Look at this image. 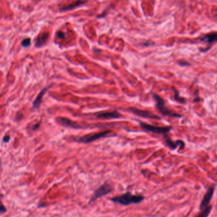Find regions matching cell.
I'll return each mask as SVG.
<instances>
[{
    "label": "cell",
    "mask_w": 217,
    "mask_h": 217,
    "mask_svg": "<svg viewBox=\"0 0 217 217\" xmlns=\"http://www.w3.org/2000/svg\"><path fill=\"white\" fill-rule=\"evenodd\" d=\"M144 199V196H141V195H134L130 192H126L124 194L120 195V196L110 198V200L113 203H118L122 206H129L133 204H138L141 203Z\"/></svg>",
    "instance_id": "obj_1"
},
{
    "label": "cell",
    "mask_w": 217,
    "mask_h": 217,
    "mask_svg": "<svg viewBox=\"0 0 217 217\" xmlns=\"http://www.w3.org/2000/svg\"><path fill=\"white\" fill-rule=\"evenodd\" d=\"M153 98L156 102L157 108L159 110L160 113L163 114V115L172 117H175V118H180L182 117V115H180V114L172 112L171 110L168 109L165 105V102L164 100V99L159 96V95H157V94H153Z\"/></svg>",
    "instance_id": "obj_2"
},
{
    "label": "cell",
    "mask_w": 217,
    "mask_h": 217,
    "mask_svg": "<svg viewBox=\"0 0 217 217\" xmlns=\"http://www.w3.org/2000/svg\"><path fill=\"white\" fill-rule=\"evenodd\" d=\"M113 190L112 187L111 185H110L108 183L106 182L104 184H102L101 185L99 188L95 191L94 194H93V196H91L89 204H90L92 203H94V201L98 199L99 198H100L102 196H106V195H108L109 194L111 193Z\"/></svg>",
    "instance_id": "obj_3"
},
{
    "label": "cell",
    "mask_w": 217,
    "mask_h": 217,
    "mask_svg": "<svg viewBox=\"0 0 217 217\" xmlns=\"http://www.w3.org/2000/svg\"><path fill=\"white\" fill-rule=\"evenodd\" d=\"M139 125L143 130L147 132H152L153 133L159 134H164L167 135V134L170 132L172 127L171 126H166V127H158L154 126L152 125L148 124L145 122L139 121Z\"/></svg>",
    "instance_id": "obj_4"
},
{
    "label": "cell",
    "mask_w": 217,
    "mask_h": 217,
    "mask_svg": "<svg viewBox=\"0 0 217 217\" xmlns=\"http://www.w3.org/2000/svg\"><path fill=\"white\" fill-rule=\"evenodd\" d=\"M111 132H112V131L108 130V131L99 132V133H95V134H90V135H86L82 137L76 138L75 139V141L76 142H78V143H89L93 142L100 138L107 137L108 134L111 133Z\"/></svg>",
    "instance_id": "obj_5"
},
{
    "label": "cell",
    "mask_w": 217,
    "mask_h": 217,
    "mask_svg": "<svg viewBox=\"0 0 217 217\" xmlns=\"http://www.w3.org/2000/svg\"><path fill=\"white\" fill-rule=\"evenodd\" d=\"M215 190V185H212L208 189L207 192L204 194L203 200L201 201V203L200 204V209L201 210H203V209L209 206V204L210 203L213 194H214Z\"/></svg>",
    "instance_id": "obj_6"
},
{
    "label": "cell",
    "mask_w": 217,
    "mask_h": 217,
    "mask_svg": "<svg viewBox=\"0 0 217 217\" xmlns=\"http://www.w3.org/2000/svg\"><path fill=\"white\" fill-rule=\"evenodd\" d=\"M130 111L132 113L138 116L143 117V118H148V119H156V120H160V118L156 115H154L152 113L148 112V111H145V110H139L136 108L134 107H131L129 108Z\"/></svg>",
    "instance_id": "obj_7"
},
{
    "label": "cell",
    "mask_w": 217,
    "mask_h": 217,
    "mask_svg": "<svg viewBox=\"0 0 217 217\" xmlns=\"http://www.w3.org/2000/svg\"><path fill=\"white\" fill-rule=\"evenodd\" d=\"M164 138L167 146L170 147V148L172 150H174L176 148H177L178 146L180 147V150H183L185 148V143L182 140H176V141H173L167 135H164Z\"/></svg>",
    "instance_id": "obj_8"
},
{
    "label": "cell",
    "mask_w": 217,
    "mask_h": 217,
    "mask_svg": "<svg viewBox=\"0 0 217 217\" xmlns=\"http://www.w3.org/2000/svg\"><path fill=\"white\" fill-rule=\"evenodd\" d=\"M98 119H119L121 115L117 111L113 112H101L95 113Z\"/></svg>",
    "instance_id": "obj_9"
},
{
    "label": "cell",
    "mask_w": 217,
    "mask_h": 217,
    "mask_svg": "<svg viewBox=\"0 0 217 217\" xmlns=\"http://www.w3.org/2000/svg\"><path fill=\"white\" fill-rule=\"evenodd\" d=\"M57 122L61 124V126L70 127L73 129H82V126H80L78 124H77L75 122L71 120L68 118H65V117H59L57 119Z\"/></svg>",
    "instance_id": "obj_10"
},
{
    "label": "cell",
    "mask_w": 217,
    "mask_h": 217,
    "mask_svg": "<svg viewBox=\"0 0 217 217\" xmlns=\"http://www.w3.org/2000/svg\"><path fill=\"white\" fill-rule=\"evenodd\" d=\"M49 37V32H44L42 34L39 35L35 40V47H40L45 45L48 38Z\"/></svg>",
    "instance_id": "obj_11"
},
{
    "label": "cell",
    "mask_w": 217,
    "mask_h": 217,
    "mask_svg": "<svg viewBox=\"0 0 217 217\" xmlns=\"http://www.w3.org/2000/svg\"><path fill=\"white\" fill-rule=\"evenodd\" d=\"M50 87H51V86H49L48 87L44 88V89H43L40 92V93L38 94L37 96H36V99H35V101H33V108H39L40 104L42 103V101L43 95H45V94L47 93V90L49 89Z\"/></svg>",
    "instance_id": "obj_12"
},
{
    "label": "cell",
    "mask_w": 217,
    "mask_h": 217,
    "mask_svg": "<svg viewBox=\"0 0 217 217\" xmlns=\"http://www.w3.org/2000/svg\"><path fill=\"white\" fill-rule=\"evenodd\" d=\"M201 42L212 43L217 42V32H213L205 35L201 38Z\"/></svg>",
    "instance_id": "obj_13"
},
{
    "label": "cell",
    "mask_w": 217,
    "mask_h": 217,
    "mask_svg": "<svg viewBox=\"0 0 217 217\" xmlns=\"http://www.w3.org/2000/svg\"><path fill=\"white\" fill-rule=\"evenodd\" d=\"M86 3V1H75V2L71 3V4H69L65 6L62 7V8H60V11H61V12H65V11L71 10L76 8V7L84 4V3Z\"/></svg>",
    "instance_id": "obj_14"
},
{
    "label": "cell",
    "mask_w": 217,
    "mask_h": 217,
    "mask_svg": "<svg viewBox=\"0 0 217 217\" xmlns=\"http://www.w3.org/2000/svg\"><path fill=\"white\" fill-rule=\"evenodd\" d=\"M172 89L174 90V98L175 100L180 102V103H182V104H185L186 103V99L184 98H182V97H180L179 95V93L178 91L176 90L175 87H172Z\"/></svg>",
    "instance_id": "obj_15"
},
{
    "label": "cell",
    "mask_w": 217,
    "mask_h": 217,
    "mask_svg": "<svg viewBox=\"0 0 217 217\" xmlns=\"http://www.w3.org/2000/svg\"><path fill=\"white\" fill-rule=\"evenodd\" d=\"M211 209H212V206H209L208 207L203 209V210L200 212L199 214L196 217H208V215H209V213H210L211 212Z\"/></svg>",
    "instance_id": "obj_16"
},
{
    "label": "cell",
    "mask_w": 217,
    "mask_h": 217,
    "mask_svg": "<svg viewBox=\"0 0 217 217\" xmlns=\"http://www.w3.org/2000/svg\"><path fill=\"white\" fill-rule=\"evenodd\" d=\"M31 44V39L30 38H25L23 40V41L21 42V45L22 46H23L24 47H28Z\"/></svg>",
    "instance_id": "obj_17"
},
{
    "label": "cell",
    "mask_w": 217,
    "mask_h": 217,
    "mask_svg": "<svg viewBox=\"0 0 217 217\" xmlns=\"http://www.w3.org/2000/svg\"><path fill=\"white\" fill-rule=\"evenodd\" d=\"M57 36L58 38H59L61 39H64L65 38V34L64 32H62L61 31H59L56 33Z\"/></svg>",
    "instance_id": "obj_18"
},
{
    "label": "cell",
    "mask_w": 217,
    "mask_h": 217,
    "mask_svg": "<svg viewBox=\"0 0 217 217\" xmlns=\"http://www.w3.org/2000/svg\"><path fill=\"white\" fill-rule=\"evenodd\" d=\"M10 139V136L8 135H5L3 138V142L4 143H8Z\"/></svg>",
    "instance_id": "obj_19"
},
{
    "label": "cell",
    "mask_w": 217,
    "mask_h": 217,
    "mask_svg": "<svg viewBox=\"0 0 217 217\" xmlns=\"http://www.w3.org/2000/svg\"><path fill=\"white\" fill-rule=\"evenodd\" d=\"M0 211H1V214H3V213H5L6 211V207L3 204L1 206V208H0Z\"/></svg>",
    "instance_id": "obj_20"
},
{
    "label": "cell",
    "mask_w": 217,
    "mask_h": 217,
    "mask_svg": "<svg viewBox=\"0 0 217 217\" xmlns=\"http://www.w3.org/2000/svg\"><path fill=\"white\" fill-rule=\"evenodd\" d=\"M40 122L39 123H37V124H35V125H34V126H33V128H32V129L34 130V131L35 130H36L40 127Z\"/></svg>",
    "instance_id": "obj_21"
},
{
    "label": "cell",
    "mask_w": 217,
    "mask_h": 217,
    "mask_svg": "<svg viewBox=\"0 0 217 217\" xmlns=\"http://www.w3.org/2000/svg\"><path fill=\"white\" fill-rule=\"evenodd\" d=\"M178 63L180 64V65H187V64H188V65H190V64L189 63H188V62H184V63H183V62H182V61L181 62H178Z\"/></svg>",
    "instance_id": "obj_22"
}]
</instances>
